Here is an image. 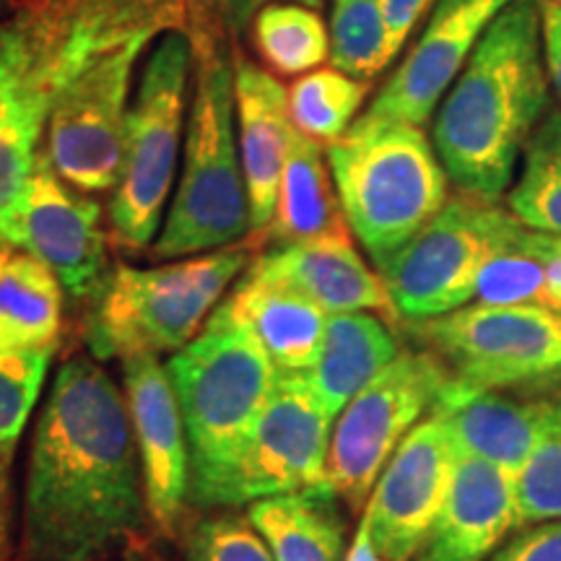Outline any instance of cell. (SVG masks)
<instances>
[{"mask_svg": "<svg viewBox=\"0 0 561 561\" xmlns=\"http://www.w3.org/2000/svg\"><path fill=\"white\" fill-rule=\"evenodd\" d=\"M248 517L276 561H343L346 520L331 483L252 502Z\"/></svg>", "mask_w": 561, "mask_h": 561, "instance_id": "cb8c5ba5", "label": "cell"}, {"mask_svg": "<svg viewBox=\"0 0 561 561\" xmlns=\"http://www.w3.org/2000/svg\"><path fill=\"white\" fill-rule=\"evenodd\" d=\"M0 248L30 252L58 276L70 299H89L110 278L102 206L66 185L45 151L0 221Z\"/></svg>", "mask_w": 561, "mask_h": 561, "instance_id": "4fadbf2b", "label": "cell"}, {"mask_svg": "<svg viewBox=\"0 0 561 561\" xmlns=\"http://www.w3.org/2000/svg\"><path fill=\"white\" fill-rule=\"evenodd\" d=\"M437 0H385V21H388V39H390V55L403 50L405 39L411 32L421 24V19L434 9Z\"/></svg>", "mask_w": 561, "mask_h": 561, "instance_id": "8d00e7d4", "label": "cell"}, {"mask_svg": "<svg viewBox=\"0 0 561 561\" xmlns=\"http://www.w3.org/2000/svg\"><path fill=\"white\" fill-rule=\"evenodd\" d=\"M346 561H385L380 557V551L375 549V541H371L369 525H367V520H364V517H362L359 528H356L354 543H351Z\"/></svg>", "mask_w": 561, "mask_h": 561, "instance_id": "60d3db41", "label": "cell"}, {"mask_svg": "<svg viewBox=\"0 0 561 561\" xmlns=\"http://www.w3.org/2000/svg\"><path fill=\"white\" fill-rule=\"evenodd\" d=\"M517 227L507 208L458 193L401 250L377 265L398 318L424 322L471 305L486 257Z\"/></svg>", "mask_w": 561, "mask_h": 561, "instance_id": "9c48e42d", "label": "cell"}, {"mask_svg": "<svg viewBox=\"0 0 561 561\" xmlns=\"http://www.w3.org/2000/svg\"><path fill=\"white\" fill-rule=\"evenodd\" d=\"M149 42L102 55L55 94L47 115V159L79 193L112 191L121 174L133 70Z\"/></svg>", "mask_w": 561, "mask_h": 561, "instance_id": "7c38bea8", "label": "cell"}, {"mask_svg": "<svg viewBox=\"0 0 561 561\" xmlns=\"http://www.w3.org/2000/svg\"><path fill=\"white\" fill-rule=\"evenodd\" d=\"M458 447L430 413L409 432L371 489L364 520L385 561H409L450 494Z\"/></svg>", "mask_w": 561, "mask_h": 561, "instance_id": "5bb4252c", "label": "cell"}, {"mask_svg": "<svg viewBox=\"0 0 561 561\" xmlns=\"http://www.w3.org/2000/svg\"><path fill=\"white\" fill-rule=\"evenodd\" d=\"M55 348H0V453H13Z\"/></svg>", "mask_w": 561, "mask_h": 561, "instance_id": "d6a6232c", "label": "cell"}, {"mask_svg": "<svg viewBox=\"0 0 561 561\" xmlns=\"http://www.w3.org/2000/svg\"><path fill=\"white\" fill-rule=\"evenodd\" d=\"M515 528L561 520V388L541 437L515 476Z\"/></svg>", "mask_w": 561, "mask_h": 561, "instance_id": "1f68e13d", "label": "cell"}, {"mask_svg": "<svg viewBox=\"0 0 561 561\" xmlns=\"http://www.w3.org/2000/svg\"><path fill=\"white\" fill-rule=\"evenodd\" d=\"M250 34L255 53L278 76H301L331 58V26L310 5H263L250 21Z\"/></svg>", "mask_w": 561, "mask_h": 561, "instance_id": "4316f807", "label": "cell"}, {"mask_svg": "<svg viewBox=\"0 0 561 561\" xmlns=\"http://www.w3.org/2000/svg\"><path fill=\"white\" fill-rule=\"evenodd\" d=\"M541 5L543 60L551 89L561 100V0H538Z\"/></svg>", "mask_w": 561, "mask_h": 561, "instance_id": "74e56055", "label": "cell"}, {"mask_svg": "<svg viewBox=\"0 0 561 561\" xmlns=\"http://www.w3.org/2000/svg\"><path fill=\"white\" fill-rule=\"evenodd\" d=\"M234 107L240 125V161L250 201V231L261 237L268 231L280 174L289 159L294 125L286 107V89L268 70L234 53Z\"/></svg>", "mask_w": 561, "mask_h": 561, "instance_id": "ffe728a7", "label": "cell"}, {"mask_svg": "<svg viewBox=\"0 0 561 561\" xmlns=\"http://www.w3.org/2000/svg\"><path fill=\"white\" fill-rule=\"evenodd\" d=\"M208 5L193 24V100L180 187L153 255L161 261L231 248L250 231V201L234 138V60Z\"/></svg>", "mask_w": 561, "mask_h": 561, "instance_id": "3957f363", "label": "cell"}, {"mask_svg": "<svg viewBox=\"0 0 561 561\" xmlns=\"http://www.w3.org/2000/svg\"><path fill=\"white\" fill-rule=\"evenodd\" d=\"M328 167L348 229L375 265L450 201V178L419 125L356 117L346 136L328 146Z\"/></svg>", "mask_w": 561, "mask_h": 561, "instance_id": "5b68a950", "label": "cell"}, {"mask_svg": "<svg viewBox=\"0 0 561 561\" xmlns=\"http://www.w3.org/2000/svg\"><path fill=\"white\" fill-rule=\"evenodd\" d=\"M193 58L191 34L170 30L159 34L140 73L125 123L121 174L110 201L112 237L128 252L149 248L170 198L182 128L187 125Z\"/></svg>", "mask_w": 561, "mask_h": 561, "instance_id": "52a82bcc", "label": "cell"}, {"mask_svg": "<svg viewBox=\"0 0 561 561\" xmlns=\"http://www.w3.org/2000/svg\"><path fill=\"white\" fill-rule=\"evenodd\" d=\"M333 416L305 375L278 371L261 416L206 507H240L289 491L325 486Z\"/></svg>", "mask_w": 561, "mask_h": 561, "instance_id": "8fae6325", "label": "cell"}, {"mask_svg": "<svg viewBox=\"0 0 561 561\" xmlns=\"http://www.w3.org/2000/svg\"><path fill=\"white\" fill-rule=\"evenodd\" d=\"M331 60L333 68L362 81L390 66L385 0H333Z\"/></svg>", "mask_w": 561, "mask_h": 561, "instance_id": "f546056e", "label": "cell"}, {"mask_svg": "<svg viewBox=\"0 0 561 561\" xmlns=\"http://www.w3.org/2000/svg\"><path fill=\"white\" fill-rule=\"evenodd\" d=\"M369 94V81L354 79L339 68H320L299 76L286 91L289 121L318 144H335L356 123Z\"/></svg>", "mask_w": 561, "mask_h": 561, "instance_id": "f1b7e54d", "label": "cell"}, {"mask_svg": "<svg viewBox=\"0 0 561 561\" xmlns=\"http://www.w3.org/2000/svg\"><path fill=\"white\" fill-rule=\"evenodd\" d=\"M146 512L128 401L100 364L73 356L34 430L16 561H100L144 528Z\"/></svg>", "mask_w": 561, "mask_h": 561, "instance_id": "6da1fadb", "label": "cell"}, {"mask_svg": "<svg viewBox=\"0 0 561 561\" xmlns=\"http://www.w3.org/2000/svg\"><path fill=\"white\" fill-rule=\"evenodd\" d=\"M523 227L561 237V110L546 112L523 151V170L507 193Z\"/></svg>", "mask_w": 561, "mask_h": 561, "instance_id": "83f0119b", "label": "cell"}, {"mask_svg": "<svg viewBox=\"0 0 561 561\" xmlns=\"http://www.w3.org/2000/svg\"><path fill=\"white\" fill-rule=\"evenodd\" d=\"M62 286L30 252L0 248V348H55Z\"/></svg>", "mask_w": 561, "mask_h": 561, "instance_id": "484cf974", "label": "cell"}, {"mask_svg": "<svg viewBox=\"0 0 561 561\" xmlns=\"http://www.w3.org/2000/svg\"><path fill=\"white\" fill-rule=\"evenodd\" d=\"M252 268L289 284L291 289L318 301L328 314L380 312L398 318L382 276L364 263L351 242L348 224L314 240L278 244L263 252Z\"/></svg>", "mask_w": 561, "mask_h": 561, "instance_id": "d6986e66", "label": "cell"}, {"mask_svg": "<svg viewBox=\"0 0 561 561\" xmlns=\"http://www.w3.org/2000/svg\"><path fill=\"white\" fill-rule=\"evenodd\" d=\"M401 351V343L375 312H333L305 380L335 419Z\"/></svg>", "mask_w": 561, "mask_h": 561, "instance_id": "603a6c76", "label": "cell"}, {"mask_svg": "<svg viewBox=\"0 0 561 561\" xmlns=\"http://www.w3.org/2000/svg\"><path fill=\"white\" fill-rule=\"evenodd\" d=\"M557 390H476L450 377L432 413L445 421L460 455L515 479L551 416Z\"/></svg>", "mask_w": 561, "mask_h": 561, "instance_id": "e0dca14e", "label": "cell"}, {"mask_svg": "<svg viewBox=\"0 0 561 561\" xmlns=\"http://www.w3.org/2000/svg\"><path fill=\"white\" fill-rule=\"evenodd\" d=\"M191 450L187 500L206 507L268 403L278 369L231 299L167 362Z\"/></svg>", "mask_w": 561, "mask_h": 561, "instance_id": "277c9868", "label": "cell"}, {"mask_svg": "<svg viewBox=\"0 0 561 561\" xmlns=\"http://www.w3.org/2000/svg\"><path fill=\"white\" fill-rule=\"evenodd\" d=\"M413 333L458 380L476 390H557L561 312L538 305H466L413 322Z\"/></svg>", "mask_w": 561, "mask_h": 561, "instance_id": "ba28073f", "label": "cell"}, {"mask_svg": "<svg viewBox=\"0 0 561 561\" xmlns=\"http://www.w3.org/2000/svg\"><path fill=\"white\" fill-rule=\"evenodd\" d=\"M525 229L528 227H517L512 231L481 265L473 289L476 305L549 307L543 265L525 244Z\"/></svg>", "mask_w": 561, "mask_h": 561, "instance_id": "4dcf8cb0", "label": "cell"}, {"mask_svg": "<svg viewBox=\"0 0 561 561\" xmlns=\"http://www.w3.org/2000/svg\"><path fill=\"white\" fill-rule=\"evenodd\" d=\"M11 3V0H0V9H3V5H9Z\"/></svg>", "mask_w": 561, "mask_h": 561, "instance_id": "b9f144b4", "label": "cell"}, {"mask_svg": "<svg viewBox=\"0 0 561 561\" xmlns=\"http://www.w3.org/2000/svg\"><path fill=\"white\" fill-rule=\"evenodd\" d=\"M517 523L515 479L460 455L437 520L409 561H489Z\"/></svg>", "mask_w": 561, "mask_h": 561, "instance_id": "ac0fdd59", "label": "cell"}, {"mask_svg": "<svg viewBox=\"0 0 561 561\" xmlns=\"http://www.w3.org/2000/svg\"><path fill=\"white\" fill-rule=\"evenodd\" d=\"M11 455L0 453V561H13V538H11Z\"/></svg>", "mask_w": 561, "mask_h": 561, "instance_id": "ab89813d", "label": "cell"}, {"mask_svg": "<svg viewBox=\"0 0 561 561\" xmlns=\"http://www.w3.org/2000/svg\"><path fill=\"white\" fill-rule=\"evenodd\" d=\"M341 227H346V216L341 210L339 193L331 185L320 144L294 128L289 159L280 174L276 214L261 242L271 240L278 248L314 240Z\"/></svg>", "mask_w": 561, "mask_h": 561, "instance_id": "d4e9b609", "label": "cell"}, {"mask_svg": "<svg viewBox=\"0 0 561 561\" xmlns=\"http://www.w3.org/2000/svg\"><path fill=\"white\" fill-rule=\"evenodd\" d=\"M53 96L42 87L11 21L0 24V221L24 191Z\"/></svg>", "mask_w": 561, "mask_h": 561, "instance_id": "44dd1931", "label": "cell"}, {"mask_svg": "<svg viewBox=\"0 0 561 561\" xmlns=\"http://www.w3.org/2000/svg\"><path fill=\"white\" fill-rule=\"evenodd\" d=\"M216 3V11H219V16L224 24L229 26L231 34H240L244 30H250V21L255 16L257 11L263 9V5L268 3H301V5H310V9H318L322 5V0H214Z\"/></svg>", "mask_w": 561, "mask_h": 561, "instance_id": "f35d334b", "label": "cell"}, {"mask_svg": "<svg viewBox=\"0 0 561 561\" xmlns=\"http://www.w3.org/2000/svg\"><path fill=\"white\" fill-rule=\"evenodd\" d=\"M525 244L538 257V263L543 265L549 307L561 312V237L525 229Z\"/></svg>", "mask_w": 561, "mask_h": 561, "instance_id": "d590c367", "label": "cell"}, {"mask_svg": "<svg viewBox=\"0 0 561 561\" xmlns=\"http://www.w3.org/2000/svg\"><path fill=\"white\" fill-rule=\"evenodd\" d=\"M549 87L541 5L512 0L434 117V151L458 193L483 203L510 193L517 159L549 110Z\"/></svg>", "mask_w": 561, "mask_h": 561, "instance_id": "7a4b0ae2", "label": "cell"}, {"mask_svg": "<svg viewBox=\"0 0 561 561\" xmlns=\"http://www.w3.org/2000/svg\"><path fill=\"white\" fill-rule=\"evenodd\" d=\"M250 248L231 244L161 268L117 265L94 297L87 320L91 354L100 359L157 356L185 348L219 305L224 291L248 271Z\"/></svg>", "mask_w": 561, "mask_h": 561, "instance_id": "8992f818", "label": "cell"}, {"mask_svg": "<svg viewBox=\"0 0 561 561\" xmlns=\"http://www.w3.org/2000/svg\"><path fill=\"white\" fill-rule=\"evenodd\" d=\"M123 382L149 512L167 536H174L191 491V450L178 392L170 371L149 354L123 359Z\"/></svg>", "mask_w": 561, "mask_h": 561, "instance_id": "2e32d148", "label": "cell"}, {"mask_svg": "<svg viewBox=\"0 0 561 561\" xmlns=\"http://www.w3.org/2000/svg\"><path fill=\"white\" fill-rule=\"evenodd\" d=\"M450 371L430 348L401 351L341 411L331 434L328 483L351 510H362L398 445L432 413Z\"/></svg>", "mask_w": 561, "mask_h": 561, "instance_id": "30bf717a", "label": "cell"}, {"mask_svg": "<svg viewBox=\"0 0 561 561\" xmlns=\"http://www.w3.org/2000/svg\"><path fill=\"white\" fill-rule=\"evenodd\" d=\"M512 0H437L424 32L377 91L362 121L424 125Z\"/></svg>", "mask_w": 561, "mask_h": 561, "instance_id": "9a60e30c", "label": "cell"}, {"mask_svg": "<svg viewBox=\"0 0 561 561\" xmlns=\"http://www.w3.org/2000/svg\"><path fill=\"white\" fill-rule=\"evenodd\" d=\"M229 299L248 320L278 371L305 375L312 367L328 322V312L318 301L252 265L237 280Z\"/></svg>", "mask_w": 561, "mask_h": 561, "instance_id": "7402d4cb", "label": "cell"}, {"mask_svg": "<svg viewBox=\"0 0 561 561\" xmlns=\"http://www.w3.org/2000/svg\"><path fill=\"white\" fill-rule=\"evenodd\" d=\"M489 561H561V520L528 525Z\"/></svg>", "mask_w": 561, "mask_h": 561, "instance_id": "e575fe53", "label": "cell"}, {"mask_svg": "<svg viewBox=\"0 0 561 561\" xmlns=\"http://www.w3.org/2000/svg\"><path fill=\"white\" fill-rule=\"evenodd\" d=\"M185 561H276L250 517L219 515L193 525L185 538Z\"/></svg>", "mask_w": 561, "mask_h": 561, "instance_id": "836d02e7", "label": "cell"}]
</instances>
